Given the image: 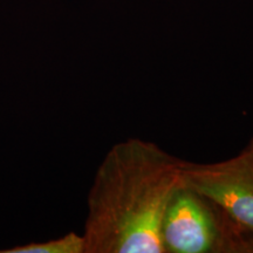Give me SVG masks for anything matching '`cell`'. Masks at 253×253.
Instances as JSON below:
<instances>
[{"instance_id":"4","label":"cell","mask_w":253,"mask_h":253,"mask_svg":"<svg viewBox=\"0 0 253 253\" xmlns=\"http://www.w3.org/2000/svg\"><path fill=\"white\" fill-rule=\"evenodd\" d=\"M0 253H84V240L82 235L69 232L60 238L15 246Z\"/></svg>"},{"instance_id":"3","label":"cell","mask_w":253,"mask_h":253,"mask_svg":"<svg viewBox=\"0 0 253 253\" xmlns=\"http://www.w3.org/2000/svg\"><path fill=\"white\" fill-rule=\"evenodd\" d=\"M183 181L211 198L253 242V157L245 149L216 163L183 161Z\"/></svg>"},{"instance_id":"1","label":"cell","mask_w":253,"mask_h":253,"mask_svg":"<svg viewBox=\"0 0 253 253\" xmlns=\"http://www.w3.org/2000/svg\"><path fill=\"white\" fill-rule=\"evenodd\" d=\"M182 164L151 141L130 137L114 144L88 195L84 253H164L161 230L183 185Z\"/></svg>"},{"instance_id":"2","label":"cell","mask_w":253,"mask_h":253,"mask_svg":"<svg viewBox=\"0 0 253 253\" xmlns=\"http://www.w3.org/2000/svg\"><path fill=\"white\" fill-rule=\"evenodd\" d=\"M164 253H253V242L208 196L184 184L164 214Z\"/></svg>"},{"instance_id":"5","label":"cell","mask_w":253,"mask_h":253,"mask_svg":"<svg viewBox=\"0 0 253 253\" xmlns=\"http://www.w3.org/2000/svg\"><path fill=\"white\" fill-rule=\"evenodd\" d=\"M245 150L248 151V153H249L250 155H251V156L253 157V138H252L251 141L249 142V144L246 145V147H245Z\"/></svg>"}]
</instances>
